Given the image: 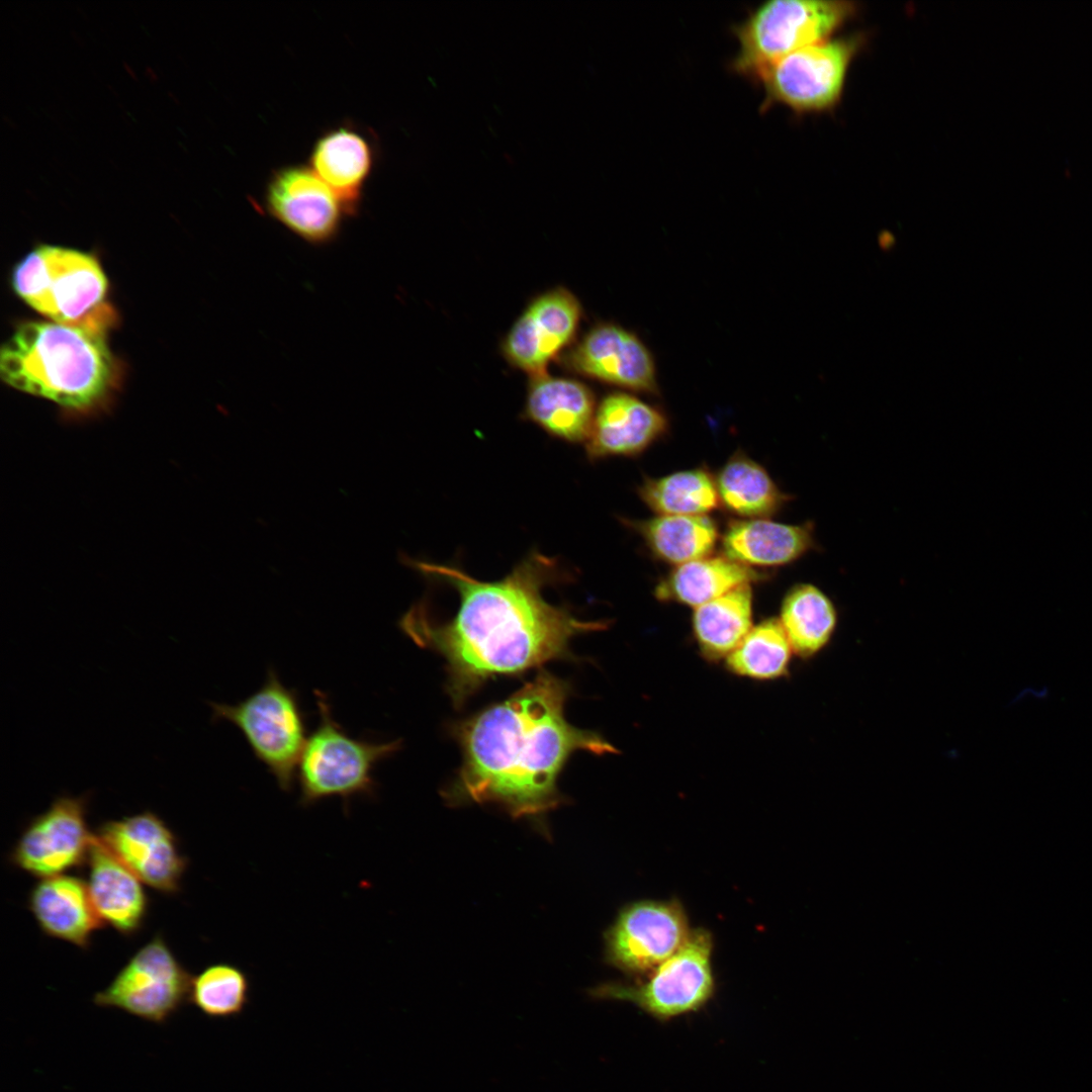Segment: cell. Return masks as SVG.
<instances>
[{
  "mask_svg": "<svg viewBox=\"0 0 1092 1092\" xmlns=\"http://www.w3.org/2000/svg\"><path fill=\"white\" fill-rule=\"evenodd\" d=\"M723 555L749 567H781L817 549L812 522L790 525L767 519L731 521L722 537Z\"/></svg>",
  "mask_w": 1092,
  "mask_h": 1092,
  "instance_id": "ffe728a7",
  "label": "cell"
},
{
  "mask_svg": "<svg viewBox=\"0 0 1092 1092\" xmlns=\"http://www.w3.org/2000/svg\"><path fill=\"white\" fill-rule=\"evenodd\" d=\"M12 286L21 299L53 322L72 323L99 306L107 279L92 255L41 245L14 267Z\"/></svg>",
  "mask_w": 1092,
  "mask_h": 1092,
  "instance_id": "52a82bcc",
  "label": "cell"
},
{
  "mask_svg": "<svg viewBox=\"0 0 1092 1092\" xmlns=\"http://www.w3.org/2000/svg\"><path fill=\"white\" fill-rule=\"evenodd\" d=\"M568 692L566 681L540 670L506 700L461 722L462 763L452 798L539 815L557 805L558 777L573 753H617L599 733L566 720Z\"/></svg>",
  "mask_w": 1092,
  "mask_h": 1092,
  "instance_id": "7a4b0ae2",
  "label": "cell"
},
{
  "mask_svg": "<svg viewBox=\"0 0 1092 1092\" xmlns=\"http://www.w3.org/2000/svg\"><path fill=\"white\" fill-rule=\"evenodd\" d=\"M753 597L750 584L740 585L695 609L694 639L710 662L725 660L752 628Z\"/></svg>",
  "mask_w": 1092,
  "mask_h": 1092,
  "instance_id": "d4e9b609",
  "label": "cell"
},
{
  "mask_svg": "<svg viewBox=\"0 0 1092 1092\" xmlns=\"http://www.w3.org/2000/svg\"><path fill=\"white\" fill-rule=\"evenodd\" d=\"M713 951L712 932L693 928L681 947L645 977L629 984L607 983L592 993L630 1002L659 1021L699 1011L716 990Z\"/></svg>",
  "mask_w": 1092,
  "mask_h": 1092,
  "instance_id": "ba28073f",
  "label": "cell"
},
{
  "mask_svg": "<svg viewBox=\"0 0 1092 1092\" xmlns=\"http://www.w3.org/2000/svg\"><path fill=\"white\" fill-rule=\"evenodd\" d=\"M212 721H228L243 734L253 754L290 792L296 763L306 743V716L298 694L269 668L264 684L235 705L209 703Z\"/></svg>",
  "mask_w": 1092,
  "mask_h": 1092,
  "instance_id": "8992f818",
  "label": "cell"
},
{
  "mask_svg": "<svg viewBox=\"0 0 1092 1092\" xmlns=\"http://www.w3.org/2000/svg\"><path fill=\"white\" fill-rule=\"evenodd\" d=\"M667 429V419L658 408L630 394H610L598 406L584 442L587 459L638 456Z\"/></svg>",
  "mask_w": 1092,
  "mask_h": 1092,
  "instance_id": "ac0fdd59",
  "label": "cell"
},
{
  "mask_svg": "<svg viewBox=\"0 0 1092 1092\" xmlns=\"http://www.w3.org/2000/svg\"><path fill=\"white\" fill-rule=\"evenodd\" d=\"M715 479L720 504L742 520L766 519L792 499L765 468L741 452L729 458Z\"/></svg>",
  "mask_w": 1092,
  "mask_h": 1092,
  "instance_id": "484cf974",
  "label": "cell"
},
{
  "mask_svg": "<svg viewBox=\"0 0 1092 1092\" xmlns=\"http://www.w3.org/2000/svg\"><path fill=\"white\" fill-rule=\"evenodd\" d=\"M767 578V573L722 556H706L675 566L654 588L662 603L698 608L743 584Z\"/></svg>",
  "mask_w": 1092,
  "mask_h": 1092,
  "instance_id": "603a6c76",
  "label": "cell"
},
{
  "mask_svg": "<svg viewBox=\"0 0 1092 1092\" xmlns=\"http://www.w3.org/2000/svg\"><path fill=\"white\" fill-rule=\"evenodd\" d=\"M95 835L142 883L164 894L180 890L187 858L180 853L174 832L156 813L106 821Z\"/></svg>",
  "mask_w": 1092,
  "mask_h": 1092,
  "instance_id": "5bb4252c",
  "label": "cell"
},
{
  "mask_svg": "<svg viewBox=\"0 0 1092 1092\" xmlns=\"http://www.w3.org/2000/svg\"><path fill=\"white\" fill-rule=\"evenodd\" d=\"M579 318L580 305L572 293L563 288L548 291L514 324L504 341V354L533 376L544 374L547 364L572 339Z\"/></svg>",
  "mask_w": 1092,
  "mask_h": 1092,
  "instance_id": "9a60e30c",
  "label": "cell"
},
{
  "mask_svg": "<svg viewBox=\"0 0 1092 1092\" xmlns=\"http://www.w3.org/2000/svg\"><path fill=\"white\" fill-rule=\"evenodd\" d=\"M568 365L585 376L642 392L657 390L651 354L632 333L614 325L593 329L568 355Z\"/></svg>",
  "mask_w": 1092,
  "mask_h": 1092,
  "instance_id": "e0dca14e",
  "label": "cell"
},
{
  "mask_svg": "<svg viewBox=\"0 0 1092 1092\" xmlns=\"http://www.w3.org/2000/svg\"><path fill=\"white\" fill-rule=\"evenodd\" d=\"M192 977L157 934L93 997L103 1008H115L162 1024L188 1001Z\"/></svg>",
  "mask_w": 1092,
  "mask_h": 1092,
  "instance_id": "30bf717a",
  "label": "cell"
},
{
  "mask_svg": "<svg viewBox=\"0 0 1092 1092\" xmlns=\"http://www.w3.org/2000/svg\"><path fill=\"white\" fill-rule=\"evenodd\" d=\"M637 493L658 515L707 516L720 504L716 479L704 467L646 477Z\"/></svg>",
  "mask_w": 1092,
  "mask_h": 1092,
  "instance_id": "83f0119b",
  "label": "cell"
},
{
  "mask_svg": "<svg viewBox=\"0 0 1092 1092\" xmlns=\"http://www.w3.org/2000/svg\"><path fill=\"white\" fill-rule=\"evenodd\" d=\"M89 799L88 793L56 798L26 825L10 851V862L39 879L87 862L94 838L86 821Z\"/></svg>",
  "mask_w": 1092,
  "mask_h": 1092,
  "instance_id": "7c38bea8",
  "label": "cell"
},
{
  "mask_svg": "<svg viewBox=\"0 0 1092 1092\" xmlns=\"http://www.w3.org/2000/svg\"><path fill=\"white\" fill-rule=\"evenodd\" d=\"M318 723L307 737L299 758V804L312 806L340 798L348 808L354 798H372L378 764L400 749V740L353 737L335 719L327 695L314 692Z\"/></svg>",
  "mask_w": 1092,
  "mask_h": 1092,
  "instance_id": "277c9868",
  "label": "cell"
},
{
  "mask_svg": "<svg viewBox=\"0 0 1092 1092\" xmlns=\"http://www.w3.org/2000/svg\"><path fill=\"white\" fill-rule=\"evenodd\" d=\"M404 562L458 595L459 606L450 620L435 619L429 606L419 602L398 622L416 644L445 659L448 690L458 705L493 676L520 674L571 656L573 637L609 625L606 620H580L567 607L546 601L544 589L572 580V573L557 558L537 550L493 581L475 578L455 565L410 557Z\"/></svg>",
  "mask_w": 1092,
  "mask_h": 1092,
  "instance_id": "6da1fadb",
  "label": "cell"
},
{
  "mask_svg": "<svg viewBox=\"0 0 1092 1092\" xmlns=\"http://www.w3.org/2000/svg\"><path fill=\"white\" fill-rule=\"evenodd\" d=\"M378 154V145L370 130L355 122L343 121L317 136L309 153L308 166L335 193L347 215H355Z\"/></svg>",
  "mask_w": 1092,
  "mask_h": 1092,
  "instance_id": "2e32d148",
  "label": "cell"
},
{
  "mask_svg": "<svg viewBox=\"0 0 1092 1092\" xmlns=\"http://www.w3.org/2000/svg\"><path fill=\"white\" fill-rule=\"evenodd\" d=\"M262 205L270 217L314 246L334 241L348 216L335 193L304 164L273 170L263 191Z\"/></svg>",
  "mask_w": 1092,
  "mask_h": 1092,
  "instance_id": "4fadbf2b",
  "label": "cell"
},
{
  "mask_svg": "<svg viewBox=\"0 0 1092 1092\" xmlns=\"http://www.w3.org/2000/svg\"><path fill=\"white\" fill-rule=\"evenodd\" d=\"M856 9L839 0L765 1L734 26L738 51L731 68L753 80L775 61L831 38Z\"/></svg>",
  "mask_w": 1092,
  "mask_h": 1092,
  "instance_id": "5b68a950",
  "label": "cell"
},
{
  "mask_svg": "<svg viewBox=\"0 0 1092 1092\" xmlns=\"http://www.w3.org/2000/svg\"><path fill=\"white\" fill-rule=\"evenodd\" d=\"M779 620L793 653L802 659H810L830 643L836 631L838 613L834 603L819 587L797 583L786 593Z\"/></svg>",
  "mask_w": 1092,
  "mask_h": 1092,
  "instance_id": "4316f807",
  "label": "cell"
},
{
  "mask_svg": "<svg viewBox=\"0 0 1092 1092\" xmlns=\"http://www.w3.org/2000/svg\"><path fill=\"white\" fill-rule=\"evenodd\" d=\"M87 863L88 889L104 923L129 936L139 931L148 912L142 882L94 834Z\"/></svg>",
  "mask_w": 1092,
  "mask_h": 1092,
  "instance_id": "44dd1931",
  "label": "cell"
},
{
  "mask_svg": "<svg viewBox=\"0 0 1092 1092\" xmlns=\"http://www.w3.org/2000/svg\"><path fill=\"white\" fill-rule=\"evenodd\" d=\"M658 560L680 565L709 556L717 543V524L708 516L658 515L647 520L622 519Z\"/></svg>",
  "mask_w": 1092,
  "mask_h": 1092,
  "instance_id": "cb8c5ba5",
  "label": "cell"
},
{
  "mask_svg": "<svg viewBox=\"0 0 1092 1092\" xmlns=\"http://www.w3.org/2000/svg\"><path fill=\"white\" fill-rule=\"evenodd\" d=\"M793 650L777 618L752 626L738 646L725 658L726 669L755 680H774L789 673Z\"/></svg>",
  "mask_w": 1092,
  "mask_h": 1092,
  "instance_id": "f1b7e54d",
  "label": "cell"
},
{
  "mask_svg": "<svg viewBox=\"0 0 1092 1092\" xmlns=\"http://www.w3.org/2000/svg\"><path fill=\"white\" fill-rule=\"evenodd\" d=\"M596 411L594 395L584 384L544 373L530 383L524 417L551 437L584 443Z\"/></svg>",
  "mask_w": 1092,
  "mask_h": 1092,
  "instance_id": "7402d4cb",
  "label": "cell"
},
{
  "mask_svg": "<svg viewBox=\"0 0 1092 1092\" xmlns=\"http://www.w3.org/2000/svg\"><path fill=\"white\" fill-rule=\"evenodd\" d=\"M250 1001V980L239 967L217 963L192 977L188 1002L210 1018H232Z\"/></svg>",
  "mask_w": 1092,
  "mask_h": 1092,
  "instance_id": "f546056e",
  "label": "cell"
},
{
  "mask_svg": "<svg viewBox=\"0 0 1092 1092\" xmlns=\"http://www.w3.org/2000/svg\"><path fill=\"white\" fill-rule=\"evenodd\" d=\"M693 928L676 899H643L625 905L605 934L608 964L640 979L675 953Z\"/></svg>",
  "mask_w": 1092,
  "mask_h": 1092,
  "instance_id": "8fae6325",
  "label": "cell"
},
{
  "mask_svg": "<svg viewBox=\"0 0 1092 1092\" xmlns=\"http://www.w3.org/2000/svg\"><path fill=\"white\" fill-rule=\"evenodd\" d=\"M862 40L858 35L831 37L765 67L753 79L764 92L762 110L783 105L799 115L831 111L841 100Z\"/></svg>",
  "mask_w": 1092,
  "mask_h": 1092,
  "instance_id": "9c48e42d",
  "label": "cell"
},
{
  "mask_svg": "<svg viewBox=\"0 0 1092 1092\" xmlns=\"http://www.w3.org/2000/svg\"><path fill=\"white\" fill-rule=\"evenodd\" d=\"M110 315L96 308L72 323L20 325L1 348L3 381L72 414L99 408L113 386L115 372L104 334Z\"/></svg>",
  "mask_w": 1092,
  "mask_h": 1092,
  "instance_id": "3957f363",
  "label": "cell"
},
{
  "mask_svg": "<svg viewBox=\"0 0 1092 1092\" xmlns=\"http://www.w3.org/2000/svg\"><path fill=\"white\" fill-rule=\"evenodd\" d=\"M28 908L43 933L83 949L89 947L92 934L104 927L87 883L75 876L40 879L29 893Z\"/></svg>",
  "mask_w": 1092,
  "mask_h": 1092,
  "instance_id": "d6986e66",
  "label": "cell"
}]
</instances>
